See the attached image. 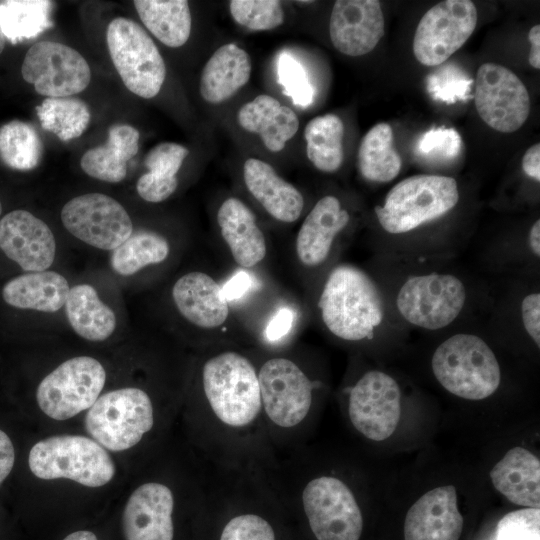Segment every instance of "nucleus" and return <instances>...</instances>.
<instances>
[{"label": "nucleus", "mask_w": 540, "mask_h": 540, "mask_svg": "<svg viewBox=\"0 0 540 540\" xmlns=\"http://www.w3.org/2000/svg\"><path fill=\"white\" fill-rule=\"evenodd\" d=\"M277 80L284 94L291 97L299 107H308L313 102L314 89L302 64L287 52H282L277 61Z\"/></svg>", "instance_id": "39"}, {"label": "nucleus", "mask_w": 540, "mask_h": 540, "mask_svg": "<svg viewBox=\"0 0 540 540\" xmlns=\"http://www.w3.org/2000/svg\"><path fill=\"white\" fill-rule=\"evenodd\" d=\"M64 227L74 237L102 250H114L133 232L131 218L114 198L88 193L69 200L61 210Z\"/></svg>", "instance_id": "15"}, {"label": "nucleus", "mask_w": 540, "mask_h": 540, "mask_svg": "<svg viewBox=\"0 0 540 540\" xmlns=\"http://www.w3.org/2000/svg\"><path fill=\"white\" fill-rule=\"evenodd\" d=\"M217 223L237 265L252 268L265 258V236L253 212L240 199L229 197L220 205Z\"/></svg>", "instance_id": "22"}, {"label": "nucleus", "mask_w": 540, "mask_h": 540, "mask_svg": "<svg viewBox=\"0 0 540 540\" xmlns=\"http://www.w3.org/2000/svg\"><path fill=\"white\" fill-rule=\"evenodd\" d=\"M243 178L251 195L274 219L284 223L298 220L304 207L303 196L270 164L257 158L247 159L243 165Z\"/></svg>", "instance_id": "23"}, {"label": "nucleus", "mask_w": 540, "mask_h": 540, "mask_svg": "<svg viewBox=\"0 0 540 540\" xmlns=\"http://www.w3.org/2000/svg\"><path fill=\"white\" fill-rule=\"evenodd\" d=\"M495 540H540V511L526 508L506 514L497 524Z\"/></svg>", "instance_id": "41"}, {"label": "nucleus", "mask_w": 540, "mask_h": 540, "mask_svg": "<svg viewBox=\"0 0 540 540\" xmlns=\"http://www.w3.org/2000/svg\"><path fill=\"white\" fill-rule=\"evenodd\" d=\"M106 381V371L95 358L68 359L42 379L36 391L41 411L57 420H68L89 409L98 399Z\"/></svg>", "instance_id": "9"}, {"label": "nucleus", "mask_w": 540, "mask_h": 540, "mask_svg": "<svg viewBox=\"0 0 540 540\" xmlns=\"http://www.w3.org/2000/svg\"><path fill=\"white\" fill-rule=\"evenodd\" d=\"M431 365L434 376L448 392L468 400L491 396L501 380L495 354L473 334L458 333L446 339L435 350Z\"/></svg>", "instance_id": "4"}, {"label": "nucleus", "mask_w": 540, "mask_h": 540, "mask_svg": "<svg viewBox=\"0 0 540 540\" xmlns=\"http://www.w3.org/2000/svg\"><path fill=\"white\" fill-rule=\"evenodd\" d=\"M474 101L480 118L502 133L518 130L530 113L526 86L510 69L495 63H484L479 67Z\"/></svg>", "instance_id": "13"}, {"label": "nucleus", "mask_w": 540, "mask_h": 540, "mask_svg": "<svg viewBox=\"0 0 540 540\" xmlns=\"http://www.w3.org/2000/svg\"><path fill=\"white\" fill-rule=\"evenodd\" d=\"M318 306L325 327L344 341L373 338L384 317L382 299L373 280L348 264L331 270Z\"/></svg>", "instance_id": "3"}, {"label": "nucleus", "mask_w": 540, "mask_h": 540, "mask_svg": "<svg viewBox=\"0 0 540 540\" xmlns=\"http://www.w3.org/2000/svg\"><path fill=\"white\" fill-rule=\"evenodd\" d=\"M2 213V204H1V201H0V215Z\"/></svg>", "instance_id": "53"}, {"label": "nucleus", "mask_w": 540, "mask_h": 540, "mask_svg": "<svg viewBox=\"0 0 540 540\" xmlns=\"http://www.w3.org/2000/svg\"><path fill=\"white\" fill-rule=\"evenodd\" d=\"M463 524L455 487H437L422 495L408 510L404 539L459 540Z\"/></svg>", "instance_id": "19"}, {"label": "nucleus", "mask_w": 540, "mask_h": 540, "mask_svg": "<svg viewBox=\"0 0 540 540\" xmlns=\"http://www.w3.org/2000/svg\"><path fill=\"white\" fill-rule=\"evenodd\" d=\"M63 540H98V539H97V536L91 531L79 530V531L70 533Z\"/></svg>", "instance_id": "51"}, {"label": "nucleus", "mask_w": 540, "mask_h": 540, "mask_svg": "<svg viewBox=\"0 0 540 540\" xmlns=\"http://www.w3.org/2000/svg\"><path fill=\"white\" fill-rule=\"evenodd\" d=\"M528 39L531 43L528 61L530 65L536 69L540 68V26H533L529 33Z\"/></svg>", "instance_id": "49"}, {"label": "nucleus", "mask_w": 540, "mask_h": 540, "mask_svg": "<svg viewBox=\"0 0 540 540\" xmlns=\"http://www.w3.org/2000/svg\"><path fill=\"white\" fill-rule=\"evenodd\" d=\"M490 477L496 490L510 502L539 509L540 462L527 449H510L490 471Z\"/></svg>", "instance_id": "25"}, {"label": "nucleus", "mask_w": 540, "mask_h": 540, "mask_svg": "<svg viewBox=\"0 0 540 540\" xmlns=\"http://www.w3.org/2000/svg\"><path fill=\"white\" fill-rule=\"evenodd\" d=\"M53 2L7 0L0 2V31L12 44L38 37L53 26Z\"/></svg>", "instance_id": "33"}, {"label": "nucleus", "mask_w": 540, "mask_h": 540, "mask_svg": "<svg viewBox=\"0 0 540 540\" xmlns=\"http://www.w3.org/2000/svg\"><path fill=\"white\" fill-rule=\"evenodd\" d=\"M43 143L35 127L20 120L0 127V159L10 168L31 170L43 156Z\"/></svg>", "instance_id": "36"}, {"label": "nucleus", "mask_w": 540, "mask_h": 540, "mask_svg": "<svg viewBox=\"0 0 540 540\" xmlns=\"http://www.w3.org/2000/svg\"><path fill=\"white\" fill-rule=\"evenodd\" d=\"M529 246L533 254L540 256V221L536 220L529 231Z\"/></svg>", "instance_id": "50"}, {"label": "nucleus", "mask_w": 540, "mask_h": 540, "mask_svg": "<svg viewBox=\"0 0 540 540\" xmlns=\"http://www.w3.org/2000/svg\"><path fill=\"white\" fill-rule=\"evenodd\" d=\"M459 200L454 178L419 174L403 179L387 193L384 205L375 207L381 227L403 234L451 211Z\"/></svg>", "instance_id": "6"}, {"label": "nucleus", "mask_w": 540, "mask_h": 540, "mask_svg": "<svg viewBox=\"0 0 540 540\" xmlns=\"http://www.w3.org/2000/svg\"><path fill=\"white\" fill-rule=\"evenodd\" d=\"M521 316L524 328L531 339L540 346V294L526 295L521 303Z\"/></svg>", "instance_id": "44"}, {"label": "nucleus", "mask_w": 540, "mask_h": 540, "mask_svg": "<svg viewBox=\"0 0 540 540\" xmlns=\"http://www.w3.org/2000/svg\"><path fill=\"white\" fill-rule=\"evenodd\" d=\"M31 472L38 478H65L86 487L106 485L115 475L108 452L91 438L55 435L35 443L28 456Z\"/></svg>", "instance_id": "7"}, {"label": "nucleus", "mask_w": 540, "mask_h": 540, "mask_svg": "<svg viewBox=\"0 0 540 540\" xmlns=\"http://www.w3.org/2000/svg\"><path fill=\"white\" fill-rule=\"evenodd\" d=\"M478 20L469 0H446L434 5L419 21L413 52L423 65L439 66L459 50L472 35Z\"/></svg>", "instance_id": "11"}, {"label": "nucleus", "mask_w": 540, "mask_h": 540, "mask_svg": "<svg viewBox=\"0 0 540 540\" xmlns=\"http://www.w3.org/2000/svg\"><path fill=\"white\" fill-rule=\"evenodd\" d=\"M21 74L38 94L47 98L80 93L91 80L86 59L72 47L53 41H41L28 49Z\"/></svg>", "instance_id": "12"}, {"label": "nucleus", "mask_w": 540, "mask_h": 540, "mask_svg": "<svg viewBox=\"0 0 540 540\" xmlns=\"http://www.w3.org/2000/svg\"><path fill=\"white\" fill-rule=\"evenodd\" d=\"M522 169L526 175L540 181V144L528 148L522 158Z\"/></svg>", "instance_id": "48"}, {"label": "nucleus", "mask_w": 540, "mask_h": 540, "mask_svg": "<svg viewBox=\"0 0 540 540\" xmlns=\"http://www.w3.org/2000/svg\"><path fill=\"white\" fill-rule=\"evenodd\" d=\"M172 297L179 313L199 328L217 329L229 317L230 308L222 287L204 272L181 276L173 285Z\"/></svg>", "instance_id": "20"}, {"label": "nucleus", "mask_w": 540, "mask_h": 540, "mask_svg": "<svg viewBox=\"0 0 540 540\" xmlns=\"http://www.w3.org/2000/svg\"><path fill=\"white\" fill-rule=\"evenodd\" d=\"M229 10L236 23L254 31H266L284 22V11L277 0H231Z\"/></svg>", "instance_id": "37"}, {"label": "nucleus", "mask_w": 540, "mask_h": 540, "mask_svg": "<svg viewBox=\"0 0 540 540\" xmlns=\"http://www.w3.org/2000/svg\"><path fill=\"white\" fill-rule=\"evenodd\" d=\"M4 47H5V37L0 31V54L2 53Z\"/></svg>", "instance_id": "52"}, {"label": "nucleus", "mask_w": 540, "mask_h": 540, "mask_svg": "<svg viewBox=\"0 0 540 540\" xmlns=\"http://www.w3.org/2000/svg\"><path fill=\"white\" fill-rule=\"evenodd\" d=\"M329 34L333 46L352 57L371 52L384 34V16L377 0H337Z\"/></svg>", "instance_id": "18"}, {"label": "nucleus", "mask_w": 540, "mask_h": 540, "mask_svg": "<svg viewBox=\"0 0 540 540\" xmlns=\"http://www.w3.org/2000/svg\"><path fill=\"white\" fill-rule=\"evenodd\" d=\"M69 290L64 276L45 270L9 280L2 289V297L15 308L52 313L65 305Z\"/></svg>", "instance_id": "27"}, {"label": "nucleus", "mask_w": 540, "mask_h": 540, "mask_svg": "<svg viewBox=\"0 0 540 540\" xmlns=\"http://www.w3.org/2000/svg\"><path fill=\"white\" fill-rule=\"evenodd\" d=\"M358 169L368 181L384 183L396 178L402 160L393 145V130L387 123L373 126L358 149Z\"/></svg>", "instance_id": "31"}, {"label": "nucleus", "mask_w": 540, "mask_h": 540, "mask_svg": "<svg viewBox=\"0 0 540 540\" xmlns=\"http://www.w3.org/2000/svg\"><path fill=\"white\" fill-rule=\"evenodd\" d=\"M466 301L462 281L451 274L430 273L408 278L397 294L399 313L410 324L427 330L450 325Z\"/></svg>", "instance_id": "10"}, {"label": "nucleus", "mask_w": 540, "mask_h": 540, "mask_svg": "<svg viewBox=\"0 0 540 540\" xmlns=\"http://www.w3.org/2000/svg\"><path fill=\"white\" fill-rule=\"evenodd\" d=\"M188 154L189 150L180 144L163 142L147 153L144 164L150 173L175 178Z\"/></svg>", "instance_id": "42"}, {"label": "nucleus", "mask_w": 540, "mask_h": 540, "mask_svg": "<svg viewBox=\"0 0 540 540\" xmlns=\"http://www.w3.org/2000/svg\"><path fill=\"white\" fill-rule=\"evenodd\" d=\"M472 80L459 67L446 64L427 79V89L431 96L446 103H454L467 98Z\"/></svg>", "instance_id": "40"}, {"label": "nucleus", "mask_w": 540, "mask_h": 540, "mask_svg": "<svg viewBox=\"0 0 540 540\" xmlns=\"http://www.w3.org/2000/svg\"><path fill=\"white\" fill-rule=\"evenodd\" d=\"M0 249L28 272L45 271L55 258L56 242L49 226L26 210H14L0 220Z\"/></svg>", "instance_id": "17"}, {"label": "nucleus", "mask_w": 540, "mask_h": 540, "mask_svg": "<svg viewBox=\"0 0 540 540\" xmlns=\"http://www.w3.org/2000/svg\"><path fill=\"white\" fill-rule=\"evenodd\" d=\"M251 71V58L244 49L233 43L222 45L203 68L200 94L208 103H222L247 84Z\"/></svg>", "instance_id": "26"}, {"label": "nucleus", "mask_w": 540, "mask_h": 540, "mask_svg": "<svg viewBox=\"0 0 540 540\" xmlns=\"http://www.w3.org/2000/svg\"><path fill=\"white\" fill-rule=\"evenodd\" d=\"M42 128L62 141L78 138L89 125L91 114L78 98H46L36 107Z\"/></svg>", "instance_id": "35"}, {"label": "nucleus", "mask_w": 540, "mask_h": 540, "mask_svg": "<svg viewBox=\"0 0 540 540\" xmlns=\"http://www.w3.org/2000/svg\"><path fill=\"white\" fill-rule=\"evenodd\" d=\"M400 398V388L390 375L379 370L368 371L348 390L349 421L367 439H387L399 423Z\"/></svg>", "instance_id": "14"}, {"label": "nucleus", "mask_w": 540, "mask_h": 540, "mask_svg": "<svg viewBox=\"0 0 540 540\" xmlns=\"http://www.w3.org/2000/svg\"><path fill=\"white\" fill-rule=\"evenodd\" d=\"M350 215L338 198L322 197L304 219L295 241L298 260L306 267H317L330 254L336 236L347 226Z\"/></svg>", "instance_id": "21"}, {"label": "nucleus", "mask_w": 540, "mask_h": 540, "mask_svg": "<svg viewBox=\"0 0 540 540\" xmlns=\"http://www.w3.org/2000/svg\"><path fill=\"white\" fill-rule=\"evenodd\" d=\"M177 186V177L166 178L147 172L138 179L136 189L143 200L158 203L169 198L175 192Z\"/></svg>", "instance_id": "43"}, {"label": "nucleus", "mask_w": 540, "mask_h": 540, "mask_svg": "<svg viewBox=\"0 0 540 540\" xmlns=\"http://www.w3.org/2000/svg\"><path fill=\"white\" fill-rule=\"evenodd\" d=\"M64 306L72 329L86 340L104 341L115 330V313L89 284L72 287Z\"/></svg>", "instance_id": "29"}, {"label": "nucleus", "mask_w": 540, "mask_h": 540, "mask_svg": "<svg viewBox=\"0 0 540 540\" xmlns=\"http://www.w3.org/2000/svg\"><path fill=\"white\" fill-rule=\"evenodd\" d=\"M306 153L309 161L320 171H337L344 159V124L334 114L311 119L305 129Z\"/></svg>", "instance_id": "32"}, {"label": "nucleus", "mask_w": 540, "mask_h": 540, "mask_svg": "<svg viewBox=\"0 0 540 540\" xmlns=\"http://www.w3.org/2000/svg\"><path fill=\"white\" fill-rule=\"evenodd\" d=\"M293 320L292 310L289 308L280 309L266 327V338L271 342L280 340L290 331Z\"/></svg>", "instance_id": "45"}, {"label": "nucleus", "mask_w": 540, "mask_h": 540, "mask_svg": "<svg viewBox=\"0 0 540 540\" xmlns=\"http://www.w3.org/2000/svg\"><path fill=\"white\" fill-rule=\"evenodd\" d=\"M140 134L127 124L109 128L107 142L87 150L80 160L82 170L92 178L117 183L126 177L127 162L136 155Z\"/></svg>", "instance_id": "28"}, {"label": "nucleus", "mask_w": 540, "mask_h": 540, "mask_svg": "<svg viewBox=\"0 0 540 540\" xmlns=\"http://www.w3.org/2000/svg\"><path fill=\"white\" fill-rule=\"evenodd\" d=\"M463 148L461 136L454 128H433L416 142L415 156L428 164H448L456 160Z\"/></svg>", "instance_id": "38"}, {"label": "nucleus", "mask_w": 540, "mask_h": 540, "mask_svg": "<svg viewBox=\"0 0 540 540\" xmlns=\"http://www.w3.org/2000/svg\"><path fill=\"white\" fill-rule=\"evenodd\" d=\"M255 362L265 429L278 457L302 447L318 385L293 355H268Z\"/></svg>", "instance_id": "2"}, {"label": "nucleus", "mask_w": 540, "mask_h": 540, "mask_svg": "<svg viewBox=\"0 0 540 540\" xmlns=\"http://www.w3.org/2000/svg\"><path fill=\"white\" fill-rule=\"evenodd\" d=\"M175 508L172 486L157 480L139 485L123 510L125 540H174Z\"/></svg>", "instance_id": "16"}, {"label": "nucleus", "mask_w": 540, "mask_h": 540, "mask_svg": "<svg viewBox=\"0 0 540 540\" xmlns=\"http://www.w3.org/2000/svg\"><path fill=\"white\" fill-rule=\"evenodd\" d=\"M15 462L14 446L9 436L0 429V485L10 474Z\"/></svg>", "instance_id": "46"}, {"label": "nucleus", "mask_w": 540, "mask_h": 540, "mask_svg": "<svg viewBox=\"0 0 540 540\" xmlns=\"http://www.w3.org/2000/svg\"><path fill=\"white\" fill-rule=\"evenodd\" d=\"M144 26L164 45H184L191 33V13L186 0H135Z\"/></svg>", "instance_id": "30"}, {"label": "nucleus", "mask_w": 540, "mask_h": 540, "mask_svg": "<svg viewBox=\"0 0 540 540\" xmlns=\"http://www.w3.org/2000/svg\"><path fill=\"white\" fill-rule=\"evenodd\" d=\"M239 125L250 133L258 134L271 152H280L297 133L299 119L289 107L274 97L261 94L244 104L238 114Z\"/></svg>", "instance_id": "24"}, {"label": "nucleus", "mask_w": 540, "mask_h": 540, "mask_svg": "<svg viewBox=\"0 0 540 540\" xmlns=\"http://www.w3.org/2000/svg\"><path fill=\"white\" fill-rule=\"evenodd\" d=\"M169 252L165 237L153 231L138 230L113 250L111 266L116 273L129 276L148 265L162 263Z\"/></svg>", "instance_id": "34"}, {"label": "nucleus", "mask_w": 540, "mask_h": 540, "mask_svg": "<svg viewBox=\"0 0 540 540\" xmlns=\"http://www.w3.org/2000/svg\"><path fill=\"white\" fill-rule=\"evenodd\" d=\"M156 421L151 396L141 388L126 387L99 396L88 409L84 425L99 445L119 452L139 444L155 428Z\"/></svg>", "instance_id": "5"}, {"label": "nucleus", "mask_w": 540, "mask_h": 540, "mask_svg": "<svg viewBox=\"0 0 540 540\" xmlns=\"http://www.w3.org/2000/svg\"><path fill=\"white\" fill-rule=\"evenodd\" d=\"M106 41L126 88L145 99L155 97L164 83L166 66L147 32L137 22L117 17L107 26Z\"/></svg>", "instance_id": "8"}, {"label": "nucleus", "mask_w": 540, "mask_h": 540, "mask_svg": "<svg viewBox=\"0 0 540 540\" xmlns=\"http://www.w3.org/2000/svg\"><path fill=\"white\" fill-rule=\"evenodd\" d=\"M250 285V276L246 272L241 271L222 287V291L227 301H229L241 297L249 289Z\"/></svg>", "instance_id": "47"}, {"label": "nucleus", "mask_w": 540, "mask_h": 540, "mask_svg": "<svg viewBox=\"0 0 540 540\" xmlns=\"http://www.w3.org/2000/svg\"><path fill=\"white\" fill-rule=\"evenodd\" d=\"M192 413L195 441L208 465L268 471L277 455L262 415L255 359L237 349L204 357Z\"/></svg>", "instance_id": "1"}]
</instances>
